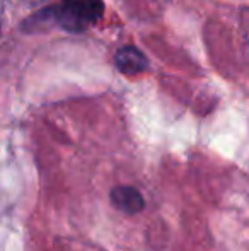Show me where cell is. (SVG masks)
Instances as JSON below:
<instances>
[{
	"label": "cell",
	"instance_id": "1",
	"mask_svg": "<svg viewBox=\"0 0 249 251\" xmlns=\"http://www.w3.org/2000/svg\"><path fill=\"white\" fill-rule=\"evenodd\" d=\"M111 203L123 214H138L145 207L142 193L133 186H114L110 193Z\"/></svg>",
	"mask_w": 249,
	"mask_h": 251
},
{
	"label": "cell",
	"instance_id": "2",
	"mask_svg": "<svg viewBox=\"0 0 249 251\" xmlns=\"http://www.w3.org/2000/svg\"><path fill=\"white\" fill-rule=\"evenodd\" d=\"M114 62H116L118 69L123 74H128V75L140 74L149 67V62L143 56V53L136 50L135 47H123L121 50H118L116 56H114Z\"/></svg>",
	"mask_w": 249,
	"mask_h": 251
},
{
	"label": "cell",
	"instance_id": "3",
	"mask_svg": "<svg viewBox=\"0 0 249 251\" xmlns=\"http://www.w3.org/2000/svg\"><path fill=\"white\" fill-rule=\"evenodd\" d=\"M65 7L86 23L97 21L104 12V5L101 0H65Z\"/></svg>",
	"mask_w": 249,
	"mask_h": 251
}]
</instances>
